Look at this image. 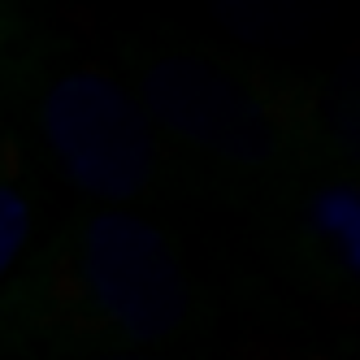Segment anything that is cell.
Masks as SVG:
<instances>
[{"label":"cell","mask_w":360,"mask_h":360,"mask_svg":"<svg viewBox=\"0 0 360 360\" xmlns=\"http://www.w3.org/2000/svg\"><path fill=\"white\" fill-rule=\"evenodd\" d=\"M44 139L70 183L96 200H131L152 183L157 152L143 109L105 74H65L48 87Z\"/></svg>","instance_id":"6da1fadb"},{"label":"cell","mask_w":360,"mask_h":360,"mask_svg":"<svg viewBox=\"0 0 360 360\" xmlns=\"http://www.w3.org/2000/svg\"><path fill=\"white\" fill-rule=\"evenodd\" d=\"M83 282L91 304L135 343L169 339L191 313L183 261L169 239L139 213L105 209L87 221Z\"/></svg>","instance_id":"7a4b0ae2"},{"label":"cell","mask_w":360,"mask_h":360,"mask_svg":"<svg viewBox=\"0 0 360 360\" xmlns=\"http://www.w3.org/2000/svg\"><path fill=\"white\" fill-rule=\"evenodd\" d=\"M143 100L152 117L183 143H195L235 165L274 157V117L252 91L204 57H161L143 70Z\"/></svg>","instance_id":"3957f363"},{"label":"cell","mask_w":360,"mask_h":360,"mask_svg":"<svg viewBox=\"0 0 360 360\" xmlns=\"http://www.w3.org/2000/svg\"><path fill=\"white\" fill-rule=\"evenodd\" d=\"M313 230L334 248L339 265L360 278V187L330 183L313 195Z\"/></svg>","instance_id":"277c9868"},{"label":"cell","mask_w":360,"mask_h":360,"mask_svg":"<svg viewBox=\"0 0 360 360\" xmlns=\"http://www.w3.org/2000/svg\"><path fill=\"white\" fill-rule=\"evenodd\" d=\"M31 235V204L18 187L0 191V269H9L18 261V252L27 248Z\"/></svg>","instance_id":"5b68a950"},{"label":"cell","mask_w":360,"mask_h":360,"mask_svg":"<svg viewBox=\"0 0 360 360\" xmlns=\"http://www.w3.org/2000/svg\"><path fill=\"white\" fill-rule=\"evenodd\" d=\"M339 131L343 139L360 152V65H352V74L339 83Z\"/></svg>","instance_id":"8992f818"},{"label":"cell","mask_w":360,"mask_h":360,"mask_svg":"<svg viewBox=\"0 0 360 360\" xmlns=\"http://www.w3.org/2000/svg\"><path fill=\"white\" fill-rule=\"evenodd\" d=\"M117 360H135V356H117Z\"/></svg>","instance_id":"52a82bcc"}]
</instances>
